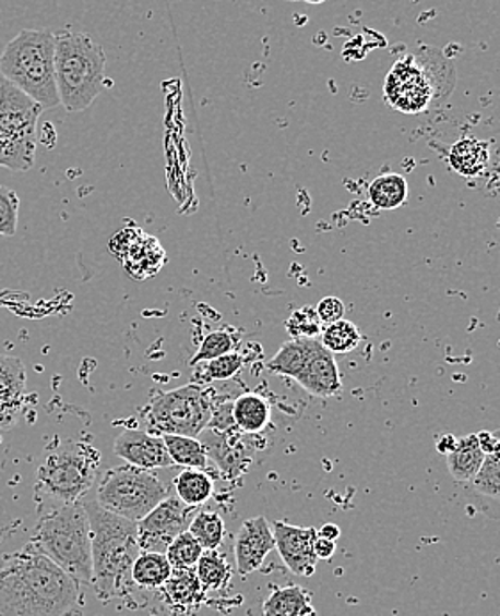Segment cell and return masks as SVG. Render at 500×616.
<instances>
[{"label":"cell","instance_id":"cell-1","mask_svg":"<svg viewBox=\"0 0 500 616\" xmlns=\"http://www.w3.org/2000/svg\"><path fill=\"white\" fill-rule=\"evenodd\" d=\"M79 595L81 584L31 542L0 559V616H64Z\"/></svg>","mask_w":500,"mask_h":616},{"label":"cell","instance_id":"cell-2","mask_svg":"<svg viewBox=\"0 0 500 616\" xmlns=\"http://www.w3.org/2000/svg\"><path fill=\"white\" fill-rule=\"evenodd\" d=\"M92 524L93 587L100 599L126 597L140 556L138 526L104 510L97 499H82Z\"/></svg>","mask_w":500,"mask_h":616},{"label":"cell","instance_id":"cell-3","mask_svg":"<svg viewBox=\"0 0 500 616\" xmlns=\"http://www.w3.org/2000/svg\"><path fill=\"white\" fill-rule=\"evenodd\" d=\"M31 544L78 584L93 583L92 524L82 502L41 511Z\"/></svg>","mask_w":500,"mask_h":616},{"label":"cell","instance_id":"cell-4","mask_svg":"<svg viewBox=\"0 0 500 616\" xmlns=\"http://www.w3.org/2000/svg\"><path fill=\"white\" fill-rule=\"evenodd\" d=\"M53 62L59 104L70 112L86 110L106 89V53L86 33H56Z\"/></svg>","mask_w":500,"mask_h":616},{"label":"cell","instance_id":"cell-5","mask_svg":"<svg viewBox=\"0 0 500 616\" xmlns=\"http://www.w3.org/2000/svg\"><path fill=\"white\" fill-rule=\"evenodd\" d=\"M56 33L24 29L5 45L0 75L29 96L41 109L59 106L56 86Z\"/></svg>","mask_w":500,"mask_h":616},{"label":"cell","instance_id":"cell-6","mask_svg":"<svg viewBox=\"0 0 500 616\" xmlns=\"http://www.w3.org/2000/svg\"><path fill=\"white\" fill-rule=\"evenodd\" d=\"M100 451L87 443H68L45 457L36 471V493L56 505L81 502L97 478Z\"/></svg>","mask_w":500,"mask_h":616},{"label":"cell","instance_id":"cell-7","mask_svg":"<svg viewBox=\"0 0 500 616\" xmlns=\"http://www.w3.org/2000/svg\"><path fill=\"white\" fill-rule=\"evenodd\" d=\"M44 109L0 75V168L29 171L36 155V126Z\"/></svg>","mask_w":500,"mask_h":616},{"label":"cell","instance_id":"cell-8","mask_svg":"<svg viewBox=\"0 0 500 616\" xmlns=\"http://www.w3.org/2000/svg\"><path fill=\"white\" fill-rule=\"evenodd\" d=\"M168 496V485L152 471L121 466L102 476L95 499L104 510L138 524Z\"/></svg>","mask_w":500,"mask_h":616},{"label":"cell","instance_id":"cell-9","mask_svg":"<svg viewBox=\"0 0 500 616\" xmlns=\"http://www.w3.org/2000/svg\"><path fill=\"white\" fill-rule=\"evenodd\" d=\"M217 398L211 387L188 384L157 395L150 401L146 420L163 435H182L198 439L209 426Z\"/></svg>","mask_w":500,"mask_h":616},{"label":"cell","instance_id":"cell-10","mask_svg":"<svg viewBox=\"0 0 500 616\" xmlns=\"http://www.w3.org/2000/svg\"><path fill=\"white\" fill-rule=\"evenodd\" d=\"M383 95L386 104L403 114H422L442 93L428 64L417 56H406L386 75Z\"/></svg>","mask_w":500,"mask_h":616},{"label":"cell","instance_id":"cell-11","mask_svg":"<svg viewBox=\"0 0 500 616\" xmlns=\"http://www.w3.org/2000/svg\"><path fill=\"white\" fill-rule=\"evenodd\" d=\"M193 517V508L183 505L178 497H166L145 519L135 524L140 549L164 555L169 544L189 530Z\"/></svg>","mask_w":500,"mask_h":616},{"label":"cell","instance_id":"cell-12","mask_svg":"<svg viewBox=\"0 0 500 616\" xmlns=\"http://www.w3.org/2000/svg\"><path fill=\"white\" fill-rule=\"evenodd\" d=\"M109 251L134 279L152 278L168 262L159 240L135 226L118 231L109 242Z\"/></svg>","mask_w":500,"mask_h":616},{"label":"cell","instance_id":"cell-13","mask_svg":"<svg viewBox=\"0 0 500 616\" xmlns=\"http://www.w3.org/2000/svg\"><path fill=\"white\" fill-rule=\"evenodd\" d=\"M271 528L275 535V549H278L279 558L284 559L287 569L301 578L313 576L319 561L313 551V544L318 540V530L282 521L273 522Z\"/></svg>","mask_w":500,"mask_h":616},{"label":"cell","instance_id":"cell-14","mask_svg":"<svg viewBox=\"0 0 500 616\" xmlns=\"http://www.w3.org/2000/svg\"><path fill=\"white\" fill-rule=\"evenodd\" d=\"M202 443L207 459L214 460L226 480H237L248 471L253 460V449L245 440L242 432L219 434L214 431H203Z\"/></svg>","mask_w":500,"mask_h":616},{"label":"cell","instance_id":"cell-15","mask_svg":"<svg viewBox=\"0 0 500 616\" xmlns=\"http://www.w3.org/2000/svg\"><path fill=\"white\" fill-rule=\"evenodd\" d=\"M115 455L126 460L127 466L152 471V469L174 468V460L169 459L168 449L163 437L148 434V432L129 431L121 432L115 440Z\"/></svg>","mask_w":500,"mask_h":616},{"label":"cell","instance_id":"cell-16","mask_svg":"<svg viewBox=\"0 0 500 616\" xmlns=\"http://www.w3.org/2000/svg\"><path fill=\"white\" fill-rule=\"evenodd\" d=\"M273 549H275V535L265 517H255L242 522L234 544L237 572L241 576L257 572Z\"/></svg>","mask_w":500,"mask_h":616},{"label":"cell","instance_id":"cell-17","mask_svg":"<svg viewBox=\"0 0 500 616\" xmlns=\"http://www.w3.org/2000/svg\"><path fill=\"white\" fill-rule=\"evenodd\" d=\"M294 381L313 397L332 398L342 392V377L335 355L330 354L318 339H313L303 369Z\"/></svg>","mask_w":500,"mask_h":616},{"label":"cell","instance_id":"cell-18","mask_svg":"<svg viewBox=\"0 0 500 616\" xmlns=\"http://www.w3.org/2000/svg\"><path fill=\"white\" fill-rule=\"evenodd\" d=\"M27 373L19 358L0 354V428L10 431L24 411Z\"/></svg>","mask_w":500,"mask_h":616},{"label":"cell","instance_id":"cell-19","mask_svg":"<svg viewBox=\"0 0 500 616\" xmlns=\"http://www.w3.org/2000/svg\"><path fill=\"white\" fill-rule=\"evenodd\" d=\"M231 416L237 431L242 434H260L270 425L271 406L264 397L257 392H245L231 401Z\"/></svg>","mask_w":500,"mask_h":616},{"label":"cell","instance_id":"cell-20","mask_svg":"<svg viewBox=\"0 0 500 616\" xmlns=\"http://www.w3.org/2000/svg\"><path fill=\"white\" fill-rule=\"evenodd\" d=\"M160 590L169 606L180 607V609L200 606L207 592L200 583L194 569H174Z\"/></svg>","mask_w":500,"mask_h":616},{"label":"cell","instance_id":"cell-21","mask_svg":"<svg viewBox=\"0 0 500 616\" xmlns=\"http://www.w3.org/2000/svg\"><path fill=\"white\" fill-rule=\"evenodd\" d=\"M264 616H316L312 593L303 587L276 588L262 604Z\"/></svg>","mask_w":500,"mask_h":616},{"label":"cell","instance_id":"cell-22","mask_svg":"<svg viewBox=\"0 0 500 616\" xmlns=\"http://www.w3.org/2000/svg\"><path fill=\"white\" fill-rule=\"evenodd\" d=\"M485 460V454L477 443V435H465L457 439L456 448L448 455L449 473L456 482L472 483L481 471Z\"/></svg>","mask_w":500,"mask_h":616},{"label":"cell","instance_id":"cell-23","mask_svg":"<svg viewBox=\"0 0 500 616\" xmlns=\"http://www.w3.org/2000/svg\"><path fill=\"white\" fill-rule=\"evenodd\" d=\"M490 160L488 143L479 140L457 141L449 154L451 168L462 177H477L485 171Z\"/></svg>","mask_w":500,"mask_h":616},{"label":"cell","instance_id":"cell-24","mask_svg":"<svg viewBox=\"0 0 500 616\" xmlns=\"http://www.w3.org/2000/svg\"><path fill=\"white\" fill-rule=\"evenodd\" d=\"M472 487L481 499L486 516L500 519V460L486 459Z\"/></svg>","mask_w":500,"mask_h":616},{"label":"cell","instance_id":"cell-25","mask_svg":"<svg viewBox=\"0 0 500 616\" xmlns=\"http://www.w3.org/2000/svg\"><path fill=\"white\" fill-rule=\"evenodd\" d=\"M175 491H177V497L183 505L197 508L211 499L212 493H214V482H212L207 471L183 469L175 478Z\"/></svg>","mask_w":500,"mask_h":616},{"label":"cell","instance_id":"cell-26","mask_svg":"<svg viewBox=\"0 0 500 616\" xmlns=\"http://www.w3.org/2000/svg\"><path fill=\"white\" fill-rule=\"evenodd\" d=\"M174 572L166 555L141 551L132 567V583L141 588H163Z\"/></svg>","mask_w":500,"mask_h":616},{"label":"cell","instance_id":"cell-27","mask_svg":"<svg viewBox=\"0 0 500 616\" xmlns=\"http://www.w3.org/2000/svg\"><path fill=\"white\" fill-rule=\"evenodd\" d=\"M369 200L380 210H394L408 197V182L401 174L389 172L374 178L369 185Z\"/></svg>","mask_w":500,"mask_h":616},{"label":"cell","instance_id":"cell-28","mask_svg":"<svg viewBox=\"0 0 500 616\" xmlns=\"http://www.w3.org/2000/svg\"><path fill=\"white\" fill-rule=\"evenodd\" d=\"M163 440L175 466L198 471L207 469V454L200 440L182 435H163Z\"/></svg>","mask_w":500,"mask_h":616},{"label":"cell","instance_id":"cell-29","mask_svg":"<svg viewBox=\"0 0 500 616\" xmlns=\"http://www.w3.org/2000/svg\"><path fill=\"white\" fill-rule=\"evenodd\" d=\"M188 531L202 545L203 551H217L225 540V521L217 511L200 510Z\"/></svg>","mask_w":500,"mask_h":616},{"label":"cell","instance_id":"cell-30","mask_svg":"<svg viewBox=\"0 0 500 616\" xmlns=\"http://www.w3.org/2000/svg\"><path fill=\"white\" fill-rule=\"evenodd\" d=\"M194 572L205 590H222L231 578L230 565L217 551H203Z\"/></svg>","mask_w":500,"mask_h":616},{"label":"cell","instance_id":"cell-31","mask_svg":"<svg viewBox=\"0 0 500 616\" xmlns=\"http://www.w3.org/2000/svg\"><path fill=\"white\" fill-rule=\"evenodd\" d=\"M360 341V329L349 321L335 322L321 330V345L330 354H349Z\"/></svg>","mask_w":500,"mask_h":616},{"label":"cell","instance_id":"cell-32","mask_svg":"<svg viewBox=\"0 0 500 616\" xmlns=\"http://www.w3.org/2000/svg\"><path fill=\"white\" fill-rule=\"evenodd\" d=\"M164 555L174 569H193L200 556L203 555V547L198 544V540L189 531H186L169 544Z\"/></svg>","mask_w":500,"mask_h":616},{"label":"cell","instance_id":"cell-33","mask_svg":"<svg viewBox=\"0 0 500 616\" xmlns=\"http://www.w3.org/2000/svg\"><path fill=\"white\" fill-rule=\"evenodd\" d=\"M234 349H236V339L228 330H212L203 338L200 349L191 358L189 364L197 366L200 363H209V361H214V359L222 358V355L231 354Z\"/></svg>","mask_w":500,"mask_h":616},{"label":"cell","instance_id":"cell-34","mask_svg":"<svg viewBox=\"0 0 500 616\" xmlns=\"http://www.w3.org/2000/svg\"><path fill=\"white\" fill-rule=\"evenodd\" d=\"M245 366V355L231 352V354L222 355V358L209 361L205 369L200 372L203 383H223V381H230L236 377L237 373L241 372Z\"/></svg>","mask_w":500,"mask_h":616},{"label":"cell","instance_id":"cell-35","mask_svg":"<svg viewBox=\"0 0 500 616\" xmlns=\"http://www.w3.org/2000/svg\"><path fill=\"white\" fill-rule=\"evenodd\" d=\"M287 333L293 336V339L299 338H316L321 335V321H319L318 313L310 306L301 307V310L294 311L289 316V321L285 322Z\"/></svg>","mask_w":500,"mask_h":616},{"label":"cell","instance_id":"cell-36","mask_svg":"<svg viewBox=\"0 0 500 616\" xmlns=\"http://www.w3.org/2000/svg\"><path fill=\"white\" fill-rule=\"evenodd\" d=\"M20 200L15 191L0 186V234L13 237L19 226Z\"/></svg>","mask_w":500,"mask_h":616},{"label":"cell","instance_id":"cell-37","mask_svg":"<svg viewBox=\"0 0 500 616\" xmlns=\"http://www.w3.org/2000/svg\"><path fill=\"white\" fill-rule=\"evenodd\" d=\"M316 313H318L321 324L332 325L335 322L344 321L346 306L337 297H324L316 307Z\"/></svg>","mask_w":500,"mask_h":616},{"label":"cell","instance_id":"cell-38","mask_svg":"<svg viewBox=\"0 0 500 616\" xmlns=\"http://www.w3.org/2000/svg\"><path fill=\"white\" fill-rule=\"evenodd\" d=\"M477 435V443L486 459L500 460V431H483Z\"/></svg>","mask_w":500,"mask_h":616},{"label":"cell","instance_id":"cell-39","mask_svg":"<svg viewBox=\"0 0 500 616\" xmlns=\"http://www.w3.org/2000/svg\"><path fill=\"white\" fill-rule=\"evenodd\" d=\"M313 551H316V556L318 559H332L337 551V544L333 540L321 539L318 536L316 544H313Z\"/></svg>","mask_w":500,"mask_h":616},{"label":"cell","instance_id":"cell-40","mask_svg":"<svg viewBox=\"0 0 500 616\" xmlns=\"http://www.w3.org/2000/svg\"><path fill=\"white\" fill-rule=\"evenodd\" d=\"M456 445H457V439L456 437H454V435L451 434L443 435V437H440V439H438L437 451L438 454L445 455V457H448V455H451L452 451H454Z\"/></svg>","mask_w":500,"mask_h":616},{"label":"cell","instance_id":"cell-41","mask_svg":"<svg viewBox=\"0 0 500 616\" xmlns=\"http://www.w3.org/2000/svg\"><path fill=\"white\" fill-rule=\"evenodd\" d=\"M318 536L335 542L341 536V528L337 524H324L323 528H319Z\"/></svg>","mask_w":500,"mask_h":616},{"label":"cell","instance_id":"cell-42","mask_svg":"<svg viewBox=\"0 0 500 616\" xmlns=\"http://www.w3.org/2000/svg\"><path fill=\"white\" fill-rule=\"evenodd\" d=\"M0 186H2V185H0Z\"/></svg>","mask_w":500,"mask_h":616}]
</instances>
